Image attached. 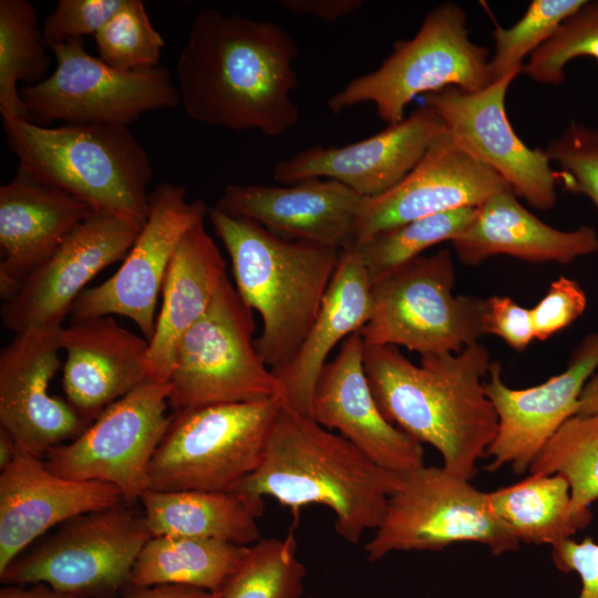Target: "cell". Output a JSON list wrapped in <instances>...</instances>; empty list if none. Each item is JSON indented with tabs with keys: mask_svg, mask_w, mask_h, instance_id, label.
<instances>
[{
	"mask_svg": "<svg viewBox=\"0 0 598 598\" xmlns=\"http://www.w3.org/2000/svg\"><path fill=\"white\" fill-rule=\"evenodd\" d=\"M519 73L478 91L450 86L423 97L458 148L497 173L530 206L548 210L557 200L556 172L544 148H532L516 134L506 112L507 90Z\"/></svg>",
	"mask_w": 598,
	"mask_h": 598,
	"instance_id": "cell-15",
	"label": "cell"
},
{
	"mask_svg": "<svg viewBox=\"0 0 598 598\" xmlns=\"http://www.w3.org/2000/svg\"><path fill=\"white\" fill-rule=\"evenodd\" d=\"M153 537L144 514L122 502L74 517L0 574L2 585L47 584L82 598H120Z\"/></svg>",
	"mask_w": 598,
	"mask_h": 598,
	"instance_id": "cell-10",
	"label": "cell"
},
{
	"mask_svg": "<svg viewBox=\"0 0 598 598\" xmlns=\"http://www.w3.org/2000/svg\"><path fill=\"white\" fill-rule=\"evenodd\" d=\"M66 354L62 388L66 402L90 425L107 406L148 380V342L113 318L72 320L60 330Z\"/></svg>",
	"mask_w": 598,
	"mask_h": 598,
	"instance_id": "cell-24",
	"label": "cell"
},
{
	"mask_svg": "<svg viewBox=\"0 0 598 598\" xmlns=\"http://www.w3.org/2000/svg\"><path fill=\"white\" fill-rule=\"evenodd\" d=\"M372 282L354 244L342 249L319 312L292 361L274 373L282 402L310 417L318 377L333 347L359 332L372 313Z\"/></svg>",
	"mask_w": 598,
	"mask_h": 598,
	"instance_id": "cell-28",
	"label": "cell"
},
{
	"mask_svg": "<svg viewBox=\"0 0 598 598\" xmlns=\"http://www.w3.org/2000/svg\"><path fill=\"white\" fill-rule=\"evenodd\" d=\"M530 474L561 475L570 486L574 505L590 509L598 501V413L567 420L528 468Z\"/></svg>",
	"mask_w": 598,
	"mask_h": 598,
	"instance_id": "cell-33",
	"label": "cell"
},
{
	"mask_svg": "<svg viewBox=\"0 0 598 598\" xmlns=\"http://www.w3.org/2000/svg\"><path fill=\"white\" fill-rule=\"evenodd\" d=\"M448 249L420 256L372 282L365 346H401L421 355L456 353L486 336L487 298L455 295Z\"/></svg>",
	"mask_w": 598,
	"mask_h": 598,
	"instance_id": "cell-7",
	"label": "cell"
},
{
	"mask_svg": "<svg viewBox=\"0 0 598 598\" xmlns=\"http://www.w3.org/2000/svg\"><path fill=\"white\" fill-rule=\"evenodd\" d=\"M19 166L63 189L94 210L144 226L150 212L152 165L128 126L65 124L45 127L22 117H2Z\"/></svg>",
	"mask_w": 598,
	"mask_h": 598,
	"instance_id": "cell-5",
	"label": "cell"
},
{
	"mask_svg": "<svg viewBox=\"0 0 598 598\" xmlns=\"http://www.w3.org/2000/svg\"><path fill=\"white\" fill-rule=\"evenodd\" d=\"M56 65L20 94L28 120L48 124L128 126L143 114L181 104L177 85L163 66L120 70L91 55L83 39L49 47Z\"/></svg>",
	"mask_w": 598,
	"mask_h": 598,
	"instance_id": "cell-12",
	"label": "cell"
},
{
	"mask_svg": "<svg viewBox=\"0 0 598 598\" xmlns=\"http://www.w3.org/2000/svg\"><path fill=\"white\" fill-rule=\"evenodd\" d=\"M124 0H60L47 17L42 38L47 48L95 35Z\"/></svg>",
	"mask_w": 598,
	"mask_h": 598,
	"instance_id": "cell-40",
	"label": "cell"
},
{
	"mask_svg": "<svg viewBox=\"0 0 598 598\" xmlns=\"http://www.w3.org/2000/svg\"><path fill=\"white\" fill-rule=\"evenodd\" d=\"M143 226L94 210L22 282L0 309L4 328L63 326L76 298L104 268L123 261Z\"/></svg>",
	"mask_w": 598,
	"mask_h": 598,
	"instance_id": "cell-16",
	"label": "cell"
},
{
	"mask_svg": "<svg viewBox=\"0 0 598 598\" xmlns=\"http://www.w3.org/2000/svg\"><path fill=\"white\" fill-rule=\"evenodd\" d=\"M585 0H533L512 27L496 24L493 31L494 53L488 60L492 83L513 71H522L523 60L530 56L557 31Z\"/></svg>",
	"mask_w": 598,
	"mask_h": 598,
	"instance_id": "cell-36",
	"label": "cell"
},
{
	"mask_svg": "<svg viewBox=\"0 0 598 598\" xmlns=\"http://www.w3.org/2000/svg\"><path fill=\"white\" fill-rule=\"evenodd\" d=\"M598 413V374L592 375L586 383L580 399L578 414Z\"/></svg>",
	"mask_w": 598,
	"mask_h": 598,
	"instance_id": "cell-47",
	"label": "cell"
},
{
	"mask_svg": "<svg viewBox=\"0 0 598 598\" xmlns=\"http://www.w3.org/2000/svg\"><path fill=\"white\" fill-rule=\"evenodd\" d=\"M306 574L292 530L283 538H260L249 546L220 598H300Z\"/></svg>",
	"mask_w": 598,
	"mask_h": 598,
	"instance_id": "cell-35",
	"label": "cell"
},
{
	"mask_svg": "<svg viewBox=\"0 0 598 598\" xmlns=\"http://www.w3.org/2000/svg\"><path fill=\"white\" fill-rule=\"evenodd\" d=\"M168 395V383L146 380L78 437L51 448L47 467L69 480L110 483L133 506L148 489L150 465L171 421Z\"/></svg>",
	"mask_w": 598,
	"mask_h": 598,
	"instance_id": "cell-13",
	"label": "cell"
},
{
	"mask_svg": "<svg viewBox=\"0 0 598 598\" xmlns=\"http://www.w3.org/2000/svg\"><path fill=\"white\" fill-rule=\"evenodd\" d=\"M587 297L574 279L560 276L530 309L535 339L544 341L569 327L586 310Z\"/></svg>",
	"mask_w": 598,
	"mask_h": 598,
	"instance_id": "cell-41",
	"label": "cell"
},
{
	"mask_svg": "<svg viewBox=\"0 0 598 598\" xmlns=\"http://www.w3.org/2000/svg\"><path fill=\"white\" fill-rule=\"evenodd\" d=\"M467 17L457 4L437 6L424 18L416 34L394 43L393 52L374 71L351 80L332 95V113L372 103L388 125L401 122L409 103L420 94L455 86L478 91L492 83L488 50L473 42Z\"/></svg>",
	"mask_w": 598,
	"mask_h": 598,
	"instance_id": "cell-8",
	"label": "cell"
},
{
	"mask_svg": "<svg viewBox=\"0 0 598 598\" xmlns=\"http://www.w3.org/2000/svg\"><path fill=\"white\" fill-rule=\"evenodd\" d=\"M362 0H280L278 6L299 16H311L333 22L358 11Z\"/></svg>",
	"mask_w": 598,
	"mask_h": 598,
	"instance_id": "cell-44",
	"label": "cell"
},
{
	"mask_svg": "<svg viewBox=\"0 0 598 598\" xmlns=\"http://www.w3.org/2000/svg\"><path fill=\"white\" fill-rule=\"evenodd\" d=\"M489 508L519 543L551 547L584 529L591 509H578L570 486L559 474H530L512 485L486 493Z\"/></svg>",
	"mask_w": 598,
	"mask_h": 598,
	"instance_id": "cell-30",
	"label": "cell"
},
{
	"mask_svg": "<svg viewBox=\"0 0 598 598\" xmlns=\"http://www.w3.org/2000/svg\"><path fill=\"white\" fill-rule=\"evenodd\" d=\"M0 598H82L60 591L47 584H32L27 586L2 585Z\"/></svg>",
	"mask_w": 598,
	"mask_h": 598,
	"instance_id": "cell-46",
	"label": "cell"
},
{
	"mask_svg": "<svg viewBox=\"0 0 598 598\" xmlns=\"http://www.w3.org/2000/svg\"><path fill=\"white\" fill-rule=\"evenodd\" d=\"M451 244L461 262L468 266L498 255L535 264H570L598 251V234L590 226L557 229L506 189L478 206L473 221Z\"/></svg>",
	"mask_w": 598,
	"mask_h": 598,
	"instance_id": "cell-26",
	"label": "cell"
},
{
	"mask_svg": "<svg viewBox=\"0 0 598 598\" xmlns=\"http://www.w3.org/2000/svg\"><path fill=\"white\" fill-rule=\"evenodd\" d=\"M62 327L14 333L0 352V427L12 436L20 453L39 458L89 426L66 400L49 392L61 365Z\"/></svg>",
	"mask_w": 598,
	"mask_h": 598,
	"instance_id": "cell-18",
	"label": "cell"
},
{
	"mask_svg": "<svg viewBox=\"0 0 598 598\" xmlns=\"http://www.w3.org/2000/svg\"><path fill=\"white\" fill-rule=\"evenodd\" d=\"M227 264L204 220L179 240L162 287V305L146 355L147 378L168 383L178 342L206 312Z\"/></svg>",
	"mask_w": 598,
	"mask_h": 598,
	"instance_id": "cell-27",
	"label": "cell"
},
{
	"mask_svg": "<svg viewBox=\"0 0 598 598\" xmlns=\"http://www.w3.org/2000/svg\"><path fill=\"white\" fill-rule=\"evenodd\" d=\"M485 334L504 340L512 349L524 351L535 339L532 311L507 296L487 298Z\"/></svg>",
	"mask_w": 598,
	"mask_h": 598,
	"instance_id": "cell-42",
	"label": "cell"
},
{
	"mask_svg": "<svg viewBox=\"0 0 598 598\" xmlns=\"http://www.w3.org/2000/svg\"><path fill=\"white\" fill-rule=\"evenodd\" d=\"M140 503L153 536H184L251 546L260 539L254 508L234 493L152 491Z\"/></svg>",
	"mask_w": 598,
	"mask_h": 598,
	"instance_id": "cell-29",
	"label": "cell"
},
{
	"mask_svg": "<svg viewBox=\"0 0 598 598\" xmlns=\"http://www.w3.org/2000/svg\"><path fill=\"white\" fill-rule=\"evenodd\" d=\"M94 209L18 166L0 187V296L10 299Z\"/></svg>",
	"mask_w": 598,
	"mask_h": 598,
	"instance_id": "cell-25",
	"label": "cell"
},
{
	"mask_svg": "<svg viewBox=\"0 0 598 598\" xmlns=\"http://www.w3.org/2000/svg\"><path fill=\"white\" fill-rule=\"evenodd\" d=\"M551 548L556 568L578 575L581 588L577 598H598V543L591 537L570 538Z\"/></svg>",
	"mask_w": 598,
	"mask_h": 598,
	"instance_id": "cell-43",
	"label": "cell"
},
{
	"mask_svg": "<svg viewBox=\"0 0 598 598\" xmlns=\"http://www.w3.org/2000/svg\"><path fill=\"white\" fill-rule=\"evenodd\" d=\"M476 210L477 207H464L426 216L354 245L371 282L422 256L432 246L452 243L473 221Z\"/></svg>",
	"mask_w": 598,
	"mask_h": 598,
	"instance_id": "cell-34",
	"label": "cell"
},
{
	"mask_svg": "<svg viewBox=\"0 0 598 598\" xmlns=\"http://www.w3.org/2000/svg\"><path fill=\"white\" fill-rule=\"evenodd\" d=\"M477 543L492 554L517 550L520 543L489 508L486 493L444 466L425 464L400 473L386 512L364 545L369 561L393 551L440 550Z\"/></svg>",
	"mask_w": 598,
	"mask_h": 598,
	"instance_id": "cell-11",
	"label": "cell"
},
{
	"mask_svg": "<svg viewBox=\"0 0 598 598\" xmlns=\"http://www.w3.org/2000/svg\"><path fill=\"white\" fill-rule=\"evenodd\" d=\"M281 405L274 398L173 412L150 465L148 489L233 493L259 466Z\"/></svg>",
	"mask_w": 598,
	"mask_h": 598,
	"instance_id": "cell-6",
	"label": "cell"
},
{
	"mask_svg": "<svg viewBox=\"0 0 598 598\" xmlns=\"http://www.w3.org/2000/svg\"><path fill=\"white\" fill-rule=\"evenodd\" d=\"M293 38L272 21L216 9L193 19L176 73L181 104L195 121L277 137L299 118Z\"/></svg>",
	"mask_w": 598,
	"mask_h": 598,
	"instance_id": "cell-1",
	"label": "cell"
},
{
	"mask_svg": "<svg viewBox=\"0 0 598 598\" xmlns=\"http://www.w3.org/2000/svg\"><path fill=\"white\" fill-rule=\"evenodd\" d=\"M248 550L249 546L216 539L153 536L141 550L128 585H187L220 598Z\"/></svg>",
	"mask_w": 598,
	"mask_h": 598,
	"instance_id": "cell-31",
	"label": "cell"
},
{
	"mask_svg": "<svg viewBox=\"0 0 598 598\" xmlns=\"http://www.w3.org/2000/svg\"><path fill=\"white\" fill-rule=\"evenodd\" d=\"M120 598H219L215 594L202 588L187 586L162 584L147 587L127 586Z\"/></svg>",
	"mask_w": 598,
	"mask_h": 598,
	"instance_id": "cell-45",
	"label": "cell"
},
{
	"mask_svg": "<svg viewBox=\"0 0 598 598\" xmlns=\"http://www.w3.org/2000/svg\"><path fill=\"white\" fill-rule=\"evenodd\" d=\"M94 38L99 58L120 70L157 66L165 45L142 0H124Z\"/></svg>",
	"mask_w": 598,
	"mask_h": 598,
	"instance_id": "cell-37",
	"label": "cell"
},
{
	"mask_svg": "<svg viewBox=\"0 0 598 598\" xmlns=\"http://www.w3.org/2000/svg\"><path fill=\"white\" fill-rule=\"evenodd\" d=\"M359 332L343 340L315 384L310 417L339 431L378 465L404 473L424 465L422 443L391 424L379 410L363 368Z\"/></svg>",
	"mask_w": 598,
	"mask_h": 598,
	"instance_id": "cell-21",
	"label": "cell"
},
{
	"mask_svg": "<svg viewBox=\"0 0 598 598\" xmlns=\"http://www.w3.org/2000/svg\"><path fill=\"white\" fill-rule=\"evenodd\" d=\"M544 150L559 167L557 181L567 190L586 196L598 210V124L573 121Z\"/></svg>",
	"mask_w": 598,
	"mask_h": 598,
	"instance_id": "cell-39",
	"label": "cell"
},
{
	"mask_svg": "<svg viewBox=\"0 0 598 598\" xmlns=\"http://www.w3.org/2000/svg\"><path fill=\"white\" fill-rule=\"evenodd\" d=\"M506 189L511 187L497 173L458 148L446 133L396 186L363 198L354 245L419 218L478 207Z\"/></svg>",
	"mask_w": 598,
	"mask_h": 598,
	"instance_id": "cell-20",
	"label": "cell"
},
{
	"mask_svg": "<svg viewBox=\"0 0 598 598\" xmlns=\"http://www.w3.org/2000/svg\"><path fill=\"white\" fill-rule=\"evenodd\" d=\"M19 453L12 436L0 427V471L8 466Z\"/></svg>",
	"mask_w": 598,
	"mask_h": 598,
	"instance_id": "cell-48",
	"label": "cell"
},
{
	"mask_svg": "<svg viewBox=\"0 0 598 598\" xmlns=\"http://www.w3.org/2000/svg\"><path fill=\"white\" fill-rule=\"evenodd\" d=\"M203 199L188 200L184 187L165 182L150 193V212L120 268L74 301L72 320L122 316L151 341L157 302L174 251L183 236L208 215Z\"/></svg>",
	"mask_w": 598,
	"mask_h": 598,
	"instance_id": "cell-14",
	"label": "cell"
},
{
	"mask_svg": "<svg viewBox=\"0 0 598 598\" xmlns=\"http://www.w3.org/2000/svg\"><path fill=\"white\" fill-rule=\"evenodd\" d=\"M400 473L389 471L341 435L282 405L269 432L262 460L233 492L258 514L264 497L291 509L322 505L336 515L334 529L357 544L382 523Z\"/></svg>",
	"mask_w": 598,
	"mask_h": 598,
	"instance_id": "cell-3",
	"label": "cell"
},
{
	"mask_svg": "<svg viewBox=\"0 0 598 598\" xmlns=\"http://www.w3.org/2000/svg\"><path fill=\"white\" fill-rule=\"evenodd\" d=\"M446 133L441 116L424 104L401 122L360 142L341 147L312 146L278 161L272 177L283 185L323 177L363 198L375 197L396 186Z\"/></svg>",
	"mask_w": 598,
	"mask_h": 598,
	"instance_id": "cell-19",
	"label": "cell"
},
{
	"mask_svg": "<svg viewBox=\"0 0 598 598\" xmlns=\"http://www.w3.org/2000/svg\"><path fill=\"white\" fill-rule=\"evenodd\" d=\"M492 364L482 343L456 353L421 355L412 363L394 346H365L364 373L383 416L432 445L451 473L471 481L497 431L484 389Z\"/></svg>",
	"mask_w": 598,
	"mask_h": 598,
	"instance_id": "cell-2",
	"label": "cell"
},
{
	"mask_svg": "<svg viewBox=\"0 0 598 598\" xmlns=\"http://www.w3.org/2000/svg\"><path fill=\"white\" fill-rule=\"evenodd\" d=\"M597 368L598 331L584 337L561 373L527 389L509 388L501 362L492 361L484 389L498 424L486 452L492 457L487 468L509 465L525 473L557 430L578 414L581 392Z\"/></svg>",
	"mask_w": 598,
	"mask_h": 598,
	"instance_id": "cell-17",
	"label": "cell"
},
{
	"mask_svg": "<svg viewBox=\"0 0 598 598\" xmlns=\"http://www.w3.org/2000/svg\"><path fill=\"white\" fill-rule=\"evenodd\" d=\"M122 502L110 483L58 476L43 458L19 452L0 474V574L52 527Z\"/></svg>",
	"mask_w": 598,
	"mask_h": 598,
	"instance_id": "cell-23",
	"label": "cell"
},
{
	"mask_svg": "<svg viewBox=\"0 0 598 598\" xmlns=\"http://www.w3.org/2000/svg\"><path fill=\"white\" fill-rule=\"evenodd\" d=\"M252 310L228 276L206 312L178 342L168 381L173 412L204 405L282 399V386L252 340Z\"/></svg>",
	"mask_w": 598,
	"mask_h": 598,
	"instance_id": "cell-9",
	"label": "cell"
},
{
	"mask_svg": "<svg viewBox=\"0 0 598 598\" xmlns=\"http://www.w3.org/2000/svg\"><path fill=\"white\" fill-rule=\"evenodd\" d=\"M51 59L45 51L38 16L27 0L0 1V113L28 120L18 83L34 85L48 78Z\"/></svg>",
	"mask_w": 598,
	"mask_h": 598,
	"instance_id": "cell-32",
	"label": "cell"
},
{
	"mask_svg": "<svg viewBox=\"0 0 598 598\" xmlns=\"http://www.w3.org/2000/svg\"><path fill=\"white\" fill-rule=\"evenodd\" d=\"M207 216L230 258L238 295L261 318L255 346L276 373L292 361L309 332L341 250L280 238L216 207Z\"/></svg>",
	"mask_w": 598,
	"mask_h": 598,
	"instance_id": "cell-4",
	"label": "cell"
},
{
	"mask_svg": "<svg viewBox=\"0 0 598 598\" xmlns=\"http://www.w3.org/2000/svg\"><path fill=\"white\" fill-rule=\"evenodd\" d=\"M363 197L333 179L288 186L228 184L214 207L292 241L342 250L354 244Z\"/></svg>",
	"mask_w": 598,
	"mask_h": 598,
	"instance_id": "cell-22",
	"label": "cell"
},
{
	"mask_svg": "<svg viewBox=\"0 0 598 598\" xmlns=\"http://www.w3.org/2000/svg\"><path fill=\"white\" fill-rule=\"evenodd\" d=\"M579 58L598 62V0H585L528 58L520 73L538 83L559 85L565 81L566 65Z\"/></svg>",
	"mask_w": 598,
	"mask_h": 598,
	"instance_id": "cell-38",
	"label": "cell"
}]
</instances>
